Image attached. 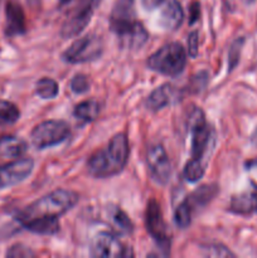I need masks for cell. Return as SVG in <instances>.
Masks as SVG:
<instances>
[{
	"label": "cell",
	"instance_id": "obj_6",
	"mask_svg": "<svg viewBox=\"0 0 257 258\" xmlns=\"http://www.w3.org/2000/svg\"><path fill=\"white\" fill-rule=\"evenodd\" d=\"M70 135V125L63 120H47L33 128L30 134L33 145L37 149H47L63 143Z\"/></svg>",
	"mask_w": 257,
	"mask_h": 258
},
{
	"label": "cell",
	"instance_id": "obj_24",
	"mask_svg": "<svg viewBox=\"0 0 257 258\" xmlns=\"http://www.w3.org/2000/svg\"><path fill=\"white\" fill-rule=\"evenodd\" d=\"M34 256L35 253L29 248V247L20 243L12 246L7 252V257H10V258H27V257H34Z\"/></svg>",
	"mask_w": 257,
	"mask_h": 258
},
{
	"label": "cell",
	"instance_id": "obj_29",
	"mask_svg": "<svg viewBox=\"0 0 257 258\" xmlns=\"http://www.w3.org/2000/svg\"><path fill=\"white\" fill-rule=\"evenodd\" d=\"M27 3L30 5V7L34 8V7H37L38 4H39V0H27Z\"/></svg>",
	"mask_w": 257,
	"mask_h": 258
},
{
	"label": "cell",
	"instance_id": "obj_26",
	"mask_svg": "<svg viewBox=\"0 0 257 258\" xmlns=\"http://www.w3.org/2000/svg\"><path fill=\"white\" fill-rule=\"evenodd\" d=\"M198 47H199V37L198 32L194 30L188 35V54L189 57L196 58L198 54Z\"/></svg>",
	"mask_w": 257,
	"mask_h": 258
},
{
	"label": "cell",
	"instance_id": "obj_9",
	"mask_svg": "<svg viewBox=\"0 0 257 258\" xmlns=\"http://www.w3.org/2000/svg\"><path fill=\"white\" fill-rule=\"evenodd\" d=\"M145 224L149 234L158 243L160 249L168 252L170 249V233H169L168 224L164 219L160 204L155 199L148 202L145 212Z\"/></svg>",
	"mask_w": 257,
	"mask_h": 258
},
{
	"label": "cell",
	"instance_id": "obj_7",
	"mask_svg": "<svg viewBox=\"0 0 257 258\" xmlns=\"http://www.w3.org/2000/svg\"><path fill=\"white\" fill-rule=\"evenodd\" d=\"M103 52V42L98 35L90 34L78 38L63 53V59L71 64L92 62L101 57Z\"/></svg>",
	"mask_w": 257,
	"mask_h": 258
},
{
	"label": "cell",
	"instance_id": "obj_30",
	"mask_svg": "<svg viewBox=\"0 0 257 258\" xmlns=\"http://www.w3.org/2000/svg\"><path fill=\"white\" fill-rule=\"evenodd\" d=\"M58 2H59L60 4H67V3L72 2V0H58Z\"/></svg>",
	"mask_w": 257,
	"mask_h": 258
},
{
	"label": "cell",
	"instance_id": "obj_2",
	"mask_svg": "<svg viewBox=\"0 0 257 258\" xmlns=\"http://www.w3.org/2000/svg\"><path fill=\"white\" fill-rule=\"evenodd\" d=\"M189 133H190V160L185 164L189 173L194 175H204L209 156L216 145L214 128L207 122L206 115L201 108H193L188 118Z\"/></svg>",
	"mask_w": 257,
	"mask_h": 258
},
{
	"label": "cell",
	"instance_id": "obj_22",
	"mask_svg": "<svg viewBox=\"0 0 257 258\" xmlns=\"http://www.w3.org/2000/svg\"><path fill=\"white\" fill-rule=\"evenodd\" d=\"M110 219L112 221L113 227H115L116 231H118L120 233H131L134 229L133 223H131L130 218L126 216L125 212L120 208H115L111 213Z\"/></svg>",
	"mask_w": 257,
	"mask_h": 258
},
{
	"label": "cell",
	"instance_id": "obj_19",
	"mask_svg": "<svg viewBox=\"0 0 257 258\" xmlns=\"http://www.w3.org/2000/svg\"><path fill=\"white\" fill-rule=\"evenodd\" d=\"M100 103L95 100H87L83 101V102L78 103L75 107V116L80 120L85 121V122H90V121H93L100 113Z\"/></svg>",
	"mask_w": 257,
	"mask_h": 258
},
{
	"label": "cell",
	"instance_id": "obj_11",
	"mask_svg": "<svg viewBox=\"0 0 257 258\" xmlns=\"http://www.w3.org/2000/svg\"><path fill=\"white\" fill-rule=\"evenodd\" d=\"M146 164H148L150 176L159 184H166L171 176V164L166 151L160 144L151 145L146 153Z\"/></svg>",
	"mask_w": 257,
	"mask_h": 258
},
{
	"label": "cell",
	"instance_id": "obj_4",
	"mask_svg": "<svg viewBox=\"0 0 257 258\" xmlns=\"http://www.w3.org/2000/svg\"><path fill=\"white\" fill-rule=\"evenodd\" d=\"M110 28L126 48H140L148 40L149 34L144 25L136 19L134 0H118L113 5L110 17Z\"/></svg>",
	"mask_w": 257,
	"mask_h": 258
},
{
	"label": "cell",
	"instance_id": "obj_10",
	"mask_svg": "<svg viewBox=\"0 0 257 258\" xmlns=\"http://www.w3.org/2000/svg\"><path fill=\"white\" fill-rule=\"evenodd\" d=\"M91 254L100 258H118L133 256L130 248L123 246L120 239L110 232H100L91 243Z\"/></svg>",
	"mask_w": 257,
	"mask_h": 258
},
{
	"label": "cell",
	"instance_id": "obj_25",
	"mask_svg": "<svg viewBox=\"0 0 257 258\" xmlns=\"http://www.w3.org/2000/svg\"><path fill=\"white\" fill-rule=\"evenodd\" d=\"M71 88L75 93H85L90 90V81L85 75H77L71 81Z\"/></svg>",
	"mask_w": 257,
	"mask_h": 258
},
{
	"label": "cell",
	"instance_id": "obj_16",
	"mask_svg": "<svg viewBox=\"0 0 257 258\" xmlns=\"http://www.w3.org/2000/svg\"><path fill=\"white\" fill-rule=\"evenodd\" d=\"M217 193H218V188L214 184H212V185H202L201 188L196 189L184 202L188 204V207L194 214L198 211V208H203L209 202L213 201Z\"/></svg>",
	"mask_w": 257,
	"mask_h": 258
},
{
	"label": "cell",
	"instance_id": "obj_5",
	"mask_svg": "<svg viewBox=\"0 0 257 258\" xmlns=\"http://www.w3.org/2000/svg\"><path fill=\"white\" fill-rule=\"evenodd\" d=\"M186 64V52L180 43H169L149 57L148 67L160 75L175 77Z\"/></svg>",
	"mask_w": 257,
	"mask_h": 258
},
{
	"label": "cell",
	"instance_id": "obj_8",
	"mask_svg": "<svg viewBox=\"0 0 257 258\" xmlns=\"http://www.w3.org/2000/svg\"><path fill=\"white\" fill-rule=\"evenodd\" d=\"M101 0H80L62 25L63 38H72L85 30Z\"/></svg>",
	"mask_w": 257,
	"mask_h": 258
},
{
	"label": "cell",
	"instance_id": "obj_13",
	"mask_svg": "<svg viewBox=\"0 0 257 258\" xmlns=\"http://www.w3.org/2000/svg\"><path fill=\"white\" fill-rule=\"evenodd\" d=\"M27 30L24 10L17 0H9L5 5V34L17 37L24 34Z\"/></svg>",
	"mask_w": 257,
	"mask_h": 258
},
{
	"label": "cell",
	"instance_id": "obj_15",
	"mask_svg": "<svg viewBox=\"0 0 257 258\" xmlns=\"http://www.w3.org/2000/svg\"><path fill=\"white\" fill-rule=\"evenodd\" d=\"M233 213L236 214H249L257 211V183L251 180V188L242 193L236 194L232 198L229 206Z\"/></svg>",
	"mask_w": 257,
	"mask_h": 258
},
{
	"label": "cell",
	"instance_id": "obj_12",
	"mask_svg": "<svg viewBox=\"0 0 257 258\" xmlns=\"http://www.w3.org/2000/svg\"><path fill=\"white\" fill-rule=\"evenodd\" d=\"M34 161L29 158H20L0 165V189L10 188L22 183L30 175Z\"/></svg>",
	"mask_w": 257,
	"mask_h": 258
},
{
	"label": "cell",
	"instance_id": "obj_28",
	"mask_svg": "<svg viewBox=\"0 0 257 258\" xmlns=\"http://www.w3.org/2000/svg\"><path fill=\"white\" fill-rule=\"evenodd\" d=\"M141 2L146 9H154V8H158L164 0H141Z\"/></svg>",
	"mask_w": 257,
	"mask_h": 258
},
{
	"label": "cell",
	"instance_id": "obj_27",
	"mask_svg": "<svg viewBox=\"0 0 257 258\" xmlns=\"http://www.w3.org/2000/svg\"><path fill=\"white\" fill-rule=\"evenodd\" d=\"M198 17H199V5L197 4V3H194V4L190 7V19H189V23L193 24V23L198 19Z\"/></svg>",
	"mask_w": 257,
	"mask_h": 258
},
{
	"label": "cell",
	"instance_id": "obj_14",
	"mask_svg": "<svg viewBox=\"0 0 257 258\" xmlns=\"http://www.w3.org/2000/svg\"><path fill=\"white\" fill-rule=\"evenodd\" d=\"M159 7V25L165 30L178 29L184 19V12L178 0H164Z\"/></svg>",
	"mask_w": 257,
	"mask_h": 258
},
{
	"label": "cell",
	"instance_id": "obj_18",
	"mask_svg": "<svg viewBox=\"0 0 257 258\" xmlns=\"http://www.w3.org/2000/svg\"><path fill=\"white\" fill-rule=\"evenodd\" d=\"M27 149V143L19 138L5 136V138L0 139V155L4 158H20L24 155Z\"/></svg>",
	"mask_w": 257,
	"mask_h": 258
},
{
	"label": "cell",
	"instance_id": "obj_3",
	"mask_svg": "<svg viewBox=\"0 0 257 258\" xmlns=\"http://www.w3.org/2000/svg\"><path fill=\"white\" fill-rule=\"evenodd\" d=\"M130 146L125 134H117L107 146L97 150L87 161V170L95 178H111L123 170L128 161Z\"/></svg>",
	"mask_w": 257,
	"mask_h": 258
},
{
	"label": "cell",
	"instance_id": "obj_17",
	"mask_svg": "<svg viewBox=\"0 0 257 258\" xmlns=\"http://www.w3.org/2000/svg\"><path fill=\"white\" fill-rule=\"evenodd\" d=\"M175 97V90L171 85H163L154 90L146 98V107L151 111H159L168 106Z\"/></svg>",
	"mask_w": 257,
	"mask_h": 258
},
{
	"label": "cell",
	"instance_id": "obj_20",
	"mask_svg": "<svg viewBox=\"0 0 257 258\" xmlns=\"http://www.w3.org/2000/svg\"><path fill=\"white\" fill-rule=\"evenodd\" d=\"M59 92V87L58 83L52 78H40L37 83H35V93L39 96L43 100H50L54 98Z\"/></svg>",
	"mask_w": 257,
	"mask_h": 258
},
{
	"label": "cell",
	"instance_id": "obj_21",
	"mask_svg": "<svg viewBox=\"0 0 257 258\" xmlns=\"http://www.w3.org/2000/svg\"><path fill=\"white\" fill-rule=\"evenodd\" d=\"M19 115V110H18L14 103L9 102V101L0 100V127L17 122Z\"/></svg>",
	"mask_w": 257,
	"mask_h": 258
},
{
	"label": "cell",
	"instance_id": "obj_23",
	"mask_svg": "<svg viewBox=\"0 0 257 258\" xmlns=\"http://www.w3.org/2000/svg\"><path fill=\"white\" fill-rule=\"evenodd\" d=\"M174 219H175L176 226L181 229H185L190 226L191 219H193V212L190 211L188 204H186L184 201L181 202V203L178 206V208L175 209Z\"/></svg>",
	"mask_w": 257,
	"mask_h": 258
},
{
	"label": "cell",
	"instance_id": "obj_1",
	"mask_svg": "<svg viewBox=\"0 0 257 258\" xmlns=\"http://www.w3.org/2000/svg\"><path fill=\"white\" fill-rule=\"evenodd\" d=\"M78 199L76 191L57 189L25 207L15 219L33 233L54 234L59 231V217L71 211Z\"/></svg>",
	"mask_w": 257,
	"mask_h": 258
}]
</instances>
